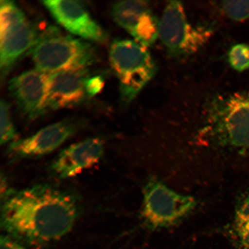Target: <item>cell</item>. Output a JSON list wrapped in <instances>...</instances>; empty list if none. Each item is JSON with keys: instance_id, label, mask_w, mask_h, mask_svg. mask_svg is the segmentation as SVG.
I'll return each instance as SVG.
<instances>
[{"instance_id": "3", "label": "cell", "mask_w": 249, "mask_h": 249, "mask_svg": "<svg viewBox=\"0 0 249 249\" xmlns=\"http://www.w3.org/2000/svg\"><path fill=\"white\" fill-rule=\"evenodd\" d=\"M30 54L36 69L46 74L88 68L96 57L91 43L64 35L54 27L39 35Z\"/></svg>"}, {"instance_id": "11", "label": "cell", "mask_w": 249, "mask_h": 249, "mask_svg": "<svg viewBox=\"0 0 249 249\" xmlns=\"http://www.w3.org/2000/svg\"><path fill=\"white\" fill-rule=\"evenodd\" d=\"M43 4L55 20L74 35L86 41L103 42L107 39V34L80 2L49 0Z\"/></svg>"}, {"instance_id": "2", "label": "cell", "mask_w": 249, "mask_h": 249, "mask_svg": "<svg viewBox=\"0 0 249 249\" xmlns=\"http://www.w3.org/2000/svg\"><path fill=\"white\" fill-rule=\"evenodd\" d=\"M201 135L216 148L249 149V91L217 96L208 105Z\"/></svg>"}, {"instance_id": "12", "label": "cell", "mask_w": 249, "mask_h": 249, "mask_svg": "<svg viewBox=\"0 0 249 249\" xmlns=\"http://www.w3.org/2000/svg\"><path fill=\"white\" fill-rule=\"evenodd\" d=\"M104 152V143L98 138L75 143L55 158L51 166L52 172L58 178H71L97 163Z\"/></svg>"}, {"instance_id": "18", "label": "cell", "mask_w": 249, "mask_h": 249, "mask_svg": "<svg viewBox=\"0 0 249 249\" xmlns=\"http://www.w3.org/2000/svg\"><path fill=\"white\" fill-rule=\"evenodd\" d=\"M0 249H29L26 245L21 244L7 235H1L0 239Z\"/></svg>"}, {"instance_id": "17", "label": "cell", "mask_w": 249, "mask_h": 249, "mask_svg": "<svg viewBox=\"0 0 249 249\" xmlns=\"http://www.w3.org/2000/svg\"><path fill=\"white\" fill-rule=\"evenodd\" d=\"M221 9L227 17L235 21L249 18V1H225L221 2Z\"/></svg>"}, {"instance_id": "15", "label": "cell", "mask_w": 249, "mask_h": 249, "mask_svg": "<svg viewBox=\"0 0 249 249\" xmlns=\"http://www.w3.org/2000/svg\"><path fill=\"white\" fill-rule=\"evenodd\" d=\"M1 114V144H11L18 140V133L12 121L10 106L7 102L1 101L0 104Z\"/></svg>"}, {"instance_id": "1", "label": "cell", "mask_w": 249, "mask_h": 249, "mask_svg": "<svg viewBox=\"0 0 249 249\" xmlns=\"http://www.w3.org/2000/svg\"><path fill=\"white\" fill-rule=\"evenodd\" d=\"M1 200V229L21 244H44L61 239L73 228L79 213L75 196L48 184L10 189Z\"/></svg>"}, {"instance_id": "4", "label": "cell", "mask_w": 249, "mask_h": 249, "mask_svg": "<svg viewBox=\"0 0 249 249\" xmlns=\"http://www.w3.org/2000/svg\"><path fill=\"white\" fill-rule=\"evenodd\" d=\"M109 61L119 81L121 99L125 104L133 100L157 70L147 48L136 40H114L109 50Z\"/></svg>"}, {"instance_id": "14", "label": "cell", "mask_w": 249, "mask_h": 249, "mask_svg": "<svg viewBox=\"0 0 249 249\" xmlns=\"http://www.w3.org/2000/svg\"><path fill=\"white\" fill-rule=\"evenodd\" d=\"M234 230L242 249H249V194L236 208Z\"/></svg>"}, {"instance_id": "8", "label": "cell", "mask_w": 249, "mask_h": 249, "mask_svg": "<svg viewBox=\"0 0 249 249\" xmlns=\"http://www.w3.org/2000/svg\"><path fill=\"white\" fill-rule=\"evenodd\" d=\"M82 124L69 119L49 124L28 138L8 145L7 154L14 160L42 157L51 153L76 134Z\"/></svg>"}, {"instance_id": "9", "label": "cell", "mask_w": 249, "mask_h": 249, "mask_svg": "<svg viewBox=\"0 0 249 249\" xmlns=\"http://www.w3.org/2000/svg\"><path fill=\"white\" fill-rule=\"evenodd\" d=\"M93 80L88 68L49 74L48 110L76 107L94 96Z\"/></svg>"}, {"instance_id": "6", "label": "cell", "mask_w": 249, "mask_h": 249, "mask_svg": "<svg viewBox=\"0 0 249 249\" xmlns=\"http://www.w3.org/2000/svg\"><path fill=\"white\" fill-rule=\"evenodd\" d=\"M39 35L33 24L13 1L0 3V70L1 79L31 49Z\"/></svg>"}, {"instance_id": "7", "label": "cell", "mask_w": 249, "mask_h": 249, "mask_svg": "<svg viewBox=\"0 0 249 249\" xmlns=\"http://www.w3.org/2000/svg\"><path fill=\"white\" fill-rule=\"evenodd\" d=\"M213 30L207 26H193L189 23L181 2L170 1L160 23V38L169 53L175 57H185L197 51L207 42Z\"/></svg>"}, {"instance_id": "16", "label": "cell", "mask_w": 249, "mask_h": 249, "mask_svg": "<svg viewBox=\"0 0 249 249\" xmlns=\"http://www.w3.org/2000/svg\"><path fill=\"white\" fill-rule=\"evenodd\" d=\"M230 65L238 71L249 69V46L239 43L231 47L228 55Z\"/></svg>"}, {"instance_id": "5", "label": "cell", "mask_w": 249, "mask_h": 249, "mask_svg": "<svg viewBox=\"0 0 249 249\" xmlns=\"http://www.w3.org/2000/svg\"><path fill=\"white\" fill-rule=\"evenodd\" d=\"M197 204L193 196L180 194L152 177L143 186V223L151 230L176 225L189 216Z\"/></svg>"}, {"instance_id": "10", "label": "cell", "mask_w": 249, "mask_h": 249, "mask_svg": "<svg viewBox=\"0 0 249 249\" xmlns=\"http://www.w3.org/2000/svg\"><path fill=\"white\" fill-rule=\"evenodd\" d=\"M48 77L49 74L31 70L9 83V92L27 120H36L48 111Z\"/></svg>"}, {"instance_id": "13", "label": "cell", "mask_w": 249, "mask_h": 249, "mask_svg": "<svg viewBox=\"0 0 249 249\" xmlns=\"http://www.w3.org/2000/svg\"><path fill=\"white\" fill-rule=\"evenodd\" d=\"M150 12L147 1H123L113 5L112 16L117 24L132 35L142 18Z\"/></svg>"}]
</instances>
